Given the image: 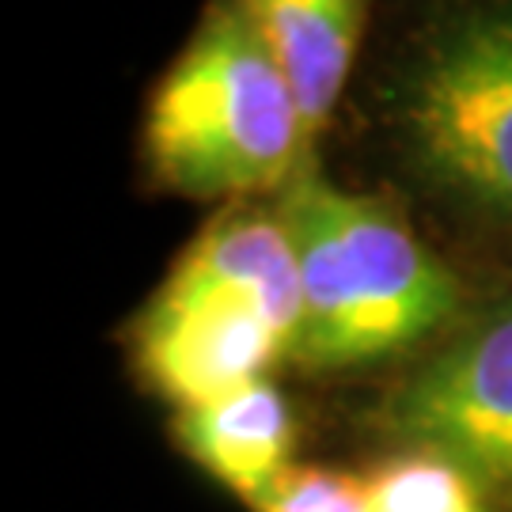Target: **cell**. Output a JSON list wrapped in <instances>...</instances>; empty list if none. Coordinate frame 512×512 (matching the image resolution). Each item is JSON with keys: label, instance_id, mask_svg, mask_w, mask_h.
Segmentation results:
<instances>
[{"label": "cell", "instance_id": "8", "mask_svg": "<svg viewBox=\"0 0 512 512\" xmlns=\"http://www.w3.org/2000/svg\"><path fill=\"white\" fill-rule=\"evenodd\" d=\"M315 141L357 61L365 0H243Z\"/></svg>", "mask_w": 512, "mask_h": 512}, {"label": "cell", "instance_id": "10", "mask_svg": "<svg viewBox=\"0 0 512 512\" xmlns=\"http://www.w3.org/2000/svg\"><path fill=\"white\" fill-rule=\"evenodd\" d=\"M258 512H368L361 478L327 467H289L277 486L255 505Z\"/></svg>", "mask_w": 512, "mask_h": 512}, {"label": "cell", "instance_id": "5", "mask_svg": "<svg viewBox=\"0 0 512 512\" xmlns=\"http://www.w3.org/2000/svg\"><path fill=\"white\" fill-rule=\"evenodd\" d=\"M285 334L247 300L164 285L137 315L133 361L148 387L186 410L266 376Z\"/></svg>", "mask_w": 512, "mask_h": 512}, {"label": "cell", "instance_id": "6", "mask_svg": "<svg viewBox=\"0 0 512 512\" xmlns=\"http://www.w3.org/2000/svg\"><path fill=\"white\" fill-rule=\"evenodd\" d=\"M164 285L255 304L285 334L293 357L300 330V266L293 236L277 213H224L190 243Z\"/></svg>", "mask_w": 512, "mask_h": 512}, {"label": "cell", "instance_id": "1", "mask_svg": "<svg viewBox=\"0 0 512 512\" xmlns=\"http://www.w3.org/2000/svg\"><path fill=\"white\" fill-rule=\"evenodd\" d=\"M300 266L293 357L315 372L361 368L421 346L459 311V281L403 217L300 171L277 205Z\"/></svg>", "mask_w": 512, "mask_h": 512}, {"label": "cell", "instance_id": "9", "mask_svg": "<svg viewBox=\"0 0 512 512\" xmlns=\"http://www.w3.org/2000/svg\"><path fill=\"white\" fill-rule=\"evenodd\" d=\"M365 486L368 512H490L475 478L429 452L387 459Z\"/></svg>", "mask_w": 512, "mask_h": 512}, {"label": "cell", "instance_id": "7", "mask_svg": "<svg viewBox=\"0 0 512 512\" xmlns=\"http://www.w3.org/2000/svg\"><path fill=\"white\" fill-rule=\"evenodd\" d=\"M175 440L209 478L258 505L289 471L293 410L266 376L175 414Z\"/></svg>", "mask_w": 512, "mask_h": 512}, {"label": "cell", "instance_id": "4", "mask_svg": "<svg viewBox=\"0 0 512 512\" xmlns=\"http://www.w3.org/2000/svg\"><path fill=\"white\" fill-rule=\"evenodd\" d=\"M387 433L475 478L512 490V300L475 323L406 376L384 406Z\"/></svg>", "mask_w": 512, "mask_h": 512}, {"label": "cell", "instance_id": "3", "mask_svg": "<svg viewBox=\"0 0 512 512\" xmlns=\"http://www.w3.org/2000/svg\"><path fill=\"white\" fill-rule=\"evenodd\" d=\"M387 118L425 183L512 228V0L444 8L391 76Z\"/></svg>", "mask_w": 512, "mask_h": 512}, {"label": "cell", "instance_id": "2", "mask_svg": "<svg viewBox=\"0 0 512 512\" xmlns=\"http://www.w3.org/2000/svg\"><path fill=\"white\" fill-rule=\"evenodd\" d=\"M300 107L243 4L209 12L148 103L145 156L179 194L239 198L300 175Z\"/></svg>", "mask_w": 512, "mask_h": 512}]
</instances>
